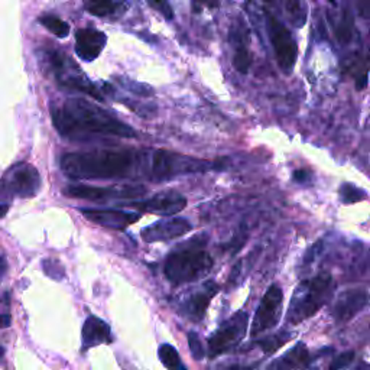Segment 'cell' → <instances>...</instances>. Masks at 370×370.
Listing matches in <instances>:
<instances>
[{"label": "cell", "instance_id": "cell-35", "mask_svg": "<svg viewBox=\"0 0 370 370\" xmlns=\"http://www.w3.org/2000/svg\"><path fill=\"white\" fill-rule=\"evenodd\" d=\"M2 356H3V349L2 346H0V359H2Z\"/></svg>", "mask_w": 370, "mask_h": 370}, {"label": "cell", "instance_id": "cell-7", "mask_svg": "<svg viewBox=\"0 0 370 370\" xmlns=\"http://www.w3.org/2000/svg\"><path fill=\"white\" fill-rule=\"evenodd\" d=\"M49 62L51 67L56 73L57 82L61 87L70 88V90H77L86 92V95L91 96L95 100L104 101V97L101 95V91L92 84L88 78L80 71V69L74 65L67 57H64L58 52H49Z\"/></svg>", "mask_w": 370, "mask_h": 370}, {"label": "cell", "instance_id": "cell-8", "mask_svg": "<svg viewBox=\"0 0 370 370\" xmlns=\"http://www.w3.org/2000/svg\"><path fill=\"white\" fill-rule=\"evenodd\" d=\"M249 325V314L246 311L236 312L223 323V325L208 338V358L216 359L219 356L236 347L243 340Z\"/></svg>", "mask_w": 370, "mask_h": 370}, {"label": "cell", "instance_id": "cell-23", "mask_svg": "<svg viewBox=\"0 0 370 370\" xmlns=\"http://www.w3.org/2000/svg\"><path fill=\"white\" fill-rule=\"evenodd\" d=\"M158 356H160L161 363L166 369H173V370L185 369V366L181 362L178 352L175 350V347H173L171 345H161V347L158 349Z\"/></svg>", "mask_w": 370, "mask_h": 370}, {"label": "cell", "instance_id": "cell-19", "mask_svg": "<svg viewBox=\"0 0 370 370\" xmlns=\"http://www.w3.org/2000/svg\"><path fill=\"white\" fill-rule=\"evenodd\" d=\"M233 38L236 41L233 65L241 74H247L250 65H252V54H250V51L247 48V36L243 38L242 31H237V34Z\"/></svg>", "mask_w": 370, "mask_h": 370}, {"label": "cell", "instance_id": "cell-26", "mask_svg": "<svg viewBox=\"0 0 370 370\" xmlns=\"http://www.w3.org/2000/svg\"><path fill=\"white\" fill-rule=\"evenodd\" d=\"M286 10L289 13L291 21H293V23L298 26V28H301V26L306 23L307 13L301 8L299 0H286Z\"/></svg>", "mask_w": 370, "mask_h": 370}, {"label": "cell", "instance_id": "cell-11", "mask_svg": "<svg viewBox=\"0 0 370 370\" xmlns=\"http://www.w3.org/2000/svg\"><path fill=\"white\" fill-rule=\"evenodd\" d=\"M187 206V200L182 194L174 190H165L155 194L149 200L132 203L130 207L138 208L145 213L160 214V216H174L182 211Z\"/></svg>", "mask_w": 370, "mask_h": 370}, {"label": "cell", "instance_id": "cell-21", "mask_svg": "<svg viewBox=\"0 0 370 370\" xmlns=\"http://www.w3.org/2000/svg\"><path fill=\"white\" fill-rule=\"evenodd\" d=\"M86 9L95 16H110L119 8V0H84Z\"/></svg>", "mask_w": 370, "mask_h": 370}, {"label": "cell", "instance_id": "cell-28", "mask_svg": "<svg viewBox=\"0 0 370 370\" xmlns=\"http://www.w3.org/2000/svg\"><path fill=\"white\" fill-rule=\"evenodd\" d=\"M188 345H190V352L193 354V358L195 360H201L206 356V350L203 349L201 340L195 333H188Z\"/></svg>", "mask_w": 370, "mask_h": 370}, {"label": "cell", "instance_id": "cell-34", "mask_svg": "<svg viewBox=\"0 0 370 370\" xmlns=\"http://www.w3.org/2000/svg\"><path fill=\"white\" fill-rule=\"evenodd\" d=\"M3 267H5V259L2 256H0V269H2Z\"/></svg>", "mask_w": 370, "mask_h": 370}, {"label": "cell", "instance_id": "cell-18", "mask_svg": "<svg viewBox=\"0 0 370 370\" xmlns=\"http://www.w3.org/2000/svg\"><path fill=\"white\" fill-rule=\"evenodd\" d=\"M312 362V356L307 346L304 343H297V345L291 349L288 353H285L280 360L273 362L269 365V367L276 369H301L308 367Z\"/></svg>", "mask_w": 370, "mask_h": 370}, {"label": "cell", "instance_id": "cell-10", "mask_svg": "<svg viewBox=\"0 0 370 370\" xmlns=\"http://www.w3.org/2000/svg\"><path fill=\"white\" fill-rule=\"evenodd\" d=\"M64 193L80 200L103 201L112 198H136L147 194L143 185H113V187H92V185H70Z\"/></svg>", "mask_w": 370, "mask_h": 370}, {"label": "cell", "instance_id": "cell-5", "mask_svg": "<svg viewBox=\"0 0 370 370\" xmlns=\"http://www.w3.org/2000/svg\"><path fill=\"white\" fill-rule=\"evenodd\" d=\"M267 29L276 62L280 65L281 71L289 75L294 71L298 58V45L295 38L286 26L269 12H267Z\"/></svg>", "mask_w": 370, "mask_h": 370}, {"label": "cell", "instance_id": "cell-4", "mask_svg": "<svg viewBox=\"0 0 370 370\" xmlns=\"http://www.w3.org/2000/svg\"><path fill=\"white\" fill-rule=\"evenodd\" d=\"M334 289V278L327 271H321L314 278L301 281L291 298L286 321L293 325H298L311 319L332 299Z\"/></svg>", "mask_w": 370, "mask_h": 370}, {"label": "cell", "instance_id": "cell-29", "mask_svg": "<svg viewBox=\"0 0 370 370\" xmlns=\"http://www.w3.org/2000/svg\"><path fill=\"white\" fill-rule=\"evenodd\" d=\"M121 84H123L129 91L136 92V95L151 96L153 92V90L147 84H139V83H134V82H121Z\"/></svg>", "mask_w": 370, "mask_h": 370}, {"label": "cell", "instance_id": "cell-20", "mask_svg": "<svg viewBox=\"0 0 370 370\" xmlns=\"http://www.w3.org/2000/svg\"><path fill=\"white\" fill-rule=\"evenodd\" d=\"M291 337H293V334L285 332V330H282V332H280V333L258 340L256 346L260 347L262 352L265 354H273L275 352H278L281 347H284L286 343L291 340Z\"/></svg>", "mask_w": 370, "mask_h": 370}, {"label": "cell", "instance_id": "cell-12", "mask_svg": "<svg viewBox=\"0 0 370 370\" xmlns=\"http://www.w3.org/2000/svg\"><path fill=\"white\" fill-rule=\"evenodd\" d=\"M369 304V294L365 289L352 288L343 291L334 299L332 315L336 323L345 324L353 320Z\"/></svg>", "mask_w": 370, "mask_h": 370}, {"label": "cell", "instance_id": "cell-32", "mask_svg": "<svg viewBox=\"0 0 370 370\" xmlns=\"http://www.w3.org/2000/svg\"><path fill=\"white\" fill-rule=\"evenodd\" d=\"M195 2L207 5L210 8H217L219 6V0H195Z\"/></svg>", "mask_w": 370, "mask_h": 370}, {"label": "cell", "instance_id": "cell-31", "mask_svg": "<svg viewBox=\"0 0 370 370\" xmlns=\"http://www.w3.org/2000/svg\"><path fill=\"white\" fill-rule=\"evenodd\" d=\"M354 3L358 6V10L362 16H370V0H354Z\"/></svg>", "mask_w": 370, "mask_h": 370}, {"label": "cell", "instance_id": "cell-27", "mask_svg": "<svg viewBox=\"0 0 370 370\" xmlns=\"http://www.w3.org/2000/svg\"><path fill=\"white\" fill-rule=\"evenodd\" d=\"M356 359V353L354 352H343L338 356L333 359V362L330 363V369L332 370H337V369H345L347 366H350Z\"/></svg>", "mask_w": 370, "mask_h": 370}, {"label": "cell", "instance_id": "cell-3", "mask_svg": "<svg viewBox=\"0 0 370 370\" xmlns=\"http://www.w3.org/2000/svg\"><path fill=\"white\" fill-rule=\"evenodd\" d=\"M208 237L206 234L194 236L181 243L171 252L165 260L164 272L173 285H184L204 278L213 269L214 260L206 250Z\"/></svg>", "mask_w": 370, "mask_h": 370}, {"label": "cell", "instance_id": "cell-1", "mask_svg": "<svg viewBox=\"0 0 370 370\" xmlns=\"http://www.w3.org/2000/svg\"><path fill=\"white\" fill-rule=\"evenodd\" d=\"M226 166L227 160H198L165 149H99L71 152L61 158L62 171L74 180L166 181L178 175L220 171Z\"/></svg>", "mask_w": 370, "mask_h": 370}, {"label": "cell", "instance_id": "cell-24", "mask_svg": "<svg viewBox=\"0 0 370 370\" xmlns=\"http://www.w3.org/2000/svg\"><path fill=\"white\" fill-rule=\"evenodd\" d=\"M338 195H340V200L345 204H356V203L366 200V197H367L366 191H363L359 187H356L354 184H350V182H345L340 185Z\"/></svg>", "mask_w": 370, "mask_h": 370}, {"label": "cell", "instance_id": "cell-33", "mask_svg": "<svg viewBox=\"0 0 370 370\" xmlns=\"http://www.w3.org/2000/svg\"><path fill=\"white\" fill-rule=\"evenodd\" d=\"M8 210H9V207H8L6 204H0V219H2V217H5V216H6Z\"/></svg>", "mask_w": 370, "mask_h": 370}, {"label": "cell", "instance_id": "cell-9", "mask_svg": "<svg viewBox=\"0 0 370 370\" xmlns=\"http://www.w3.org/2000/svg\"><path fill=\"white\" fill-rule=\"evenodd\" d=\"M282 307H284L282 288L278 284H272L267 289V293L263 294L256 308L252 321V328H250V336L258 337L275 328L281 320Z\"/></svg>", "mask_w": 370, "mask_h": 370}, {"label": "cell", "instance_id": "cell-15", "mask_svg": "<svg viewBox=\"0 0 370 370\" xmlns=\"http://www.w3.org/2000/svg\"><path fill=\"white\" fill-rule=\"evenodd\" d=\"M220 286L214 281H207L201 288L181 302V314L193 321H201L207 312L211 299L219 293Z\"/></svg>", "mask_w": 370, "mask_h": 370}, {"label": "cell", "instance_id": "cell-25", "mask_svg": "<svg viewBox=\"0 0 370 370\" xmlns=\"http://www.w3.org/2000/svg\"><path fill=\"white\" fill-rule=\"evenodd\" d=\"M39 22H41L49 32H52L58 38H65V36H69V34H70L69 23L61 21L57 16L45 15L42 18H39Z\"/></svg>", "mask_w": 370, "mask_h": 370}, {"label": "cell", "instance_id": "cell-14", "mask_svg": "<svg viewBox=\"0 0 370 370\" xmlns=\"http://www.w3.org/2000/svg\"><path fill=\"white\" fill-rule=\"evenodd\" d=\"M80 213L90 221L108 229L122 230L140 219L139 213L116 208H80Z\"/></svg>", "mask_w": 370, "mask_h": 370}, {"label": "cell", "instance_id": "cell-17", "mask_svg": "<svg viewBox=\"0 0 370 370\" xmlns=\"http://www.w3.org/2000/svg\"><path fill=\"white\" fill-rule=\"evenodd\" d=\"M82 336L84 350L92 349L99 345H110L113 341L110 327L95 315H90L84 321Z\"/></svg>", "mask_w": 370, "mask_h": 370}, {"label": "cell", "instance_id": "cell-2", "mask_svg": "<svg viewBox=\"0 0 370 370\" xmlns=\"http://www.w3.org/2000/svg\"><path fill=\"white\" fill-rule=\"evenodd\" d=\"M51 117L58 134L70 140L136 138L134 127L86 99H69L60 106H52Z\"/></svg>", "mask_w": 370, "mask_h": 370}, {"label": "cell", "instance_id": "cell-36", "mask_svg": "<svg viewBox=\"0 0 370 370\" xmlns=\"http://www.w3.org/2000/svg\"><path fill=\"white\" fill-rule=\"evenodd\" d=\"M367 61H369V64H370V48H369V57H367Z\"/></svg>", "mask_w": 370, "mask_h": 370}, {"label": "cell", "instance_id": "cell-30", "mask_svg": "<svg viewBox=\"0 0 370 370\" xmlns=\"http://www.w3.org/2000/svg\"><path fill=\"white\" fill-rule=\"evenodd\" d=\"M293 178L298 184H307L311 180V174L306 169H295L294 174H293Z\"/></svg>", "mask_w": 370, "mask_h": 370}, {"label": "cell", "instance_id": "cell-13", "mask_svg": "<svg viewBox=\"0 0 370 370\" xmlns=\"http://www.w3.org/2000/svg\"><path fill=\"white\" fill-rule=\"evenodd\" d=\"M191 229L193 224L187 219L175 217L151 224L140 232V236L147 243H160L178 239V237L187 234Z\"/></svg>", "mask_w": 370, "mask_h": 370}, {"label": "cell", "instance_id": "cell-22", "mask_svg": "<svg viewBox=\"0 0 370 370\" xmlns=\"http://www.w3.org/2000/svg\"><path fill=\"white\" fill-rule=\"evenodd\" d=\"M354 32V25H353V18L350 15V12H345L343 16L340 18L338 23L336 25V38L341 45H346L352 41V36Z\"/></svg>", "mask_w": 370, "mask_h": 370}, {"label": "cell", "instance_id": "cell-6", "mask_svg": "<svg viewBox=\"0 0 370 370\" xmlns=\"http://www.w3.org/2000/svg\"><path fill=\"white\" fill-rule=\"evenodd\" d=\"M41 190V175L29 162L10 166L0 180V191L8 197L32 198Z\"/></svg>", "mask_w": 370, "mask_h": 370}, {"label": "cell", "instance_id": "cell-16", "mask_svg": "<svg viewBox=\"0 0 370 370\" xmlns=\"http://www.w3.org/2000/svg\"><path fill=\"white\" fill-rule=\"evenodd\" d=\"M108 42V38L96 29H80L75 34V52L84 61H95Z\"/></svg>", "mask_w": 370, "mask_h": 370}]
</instances>
